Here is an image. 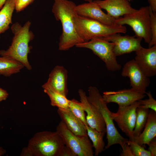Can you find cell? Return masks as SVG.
<instances>
[{
	"mask_svg": "<svg viewBox=\"0 0 156 156\" xmlns=\"http://www.w3.org/2000/svg\"><path fill=\"white\" fill-rule=\"evenodd\" d=\"M149 4V7L152 11L156 12V0H148Z\"/></svg>",
	"mask_w": 156,
	"mask_h": 156,
	"instance_id": "33",
	"label": "cell"
},
{
	"mask_svg": "<svg viewBox=\"0 0 156 156\" xmlns=\"http://www.w3.org/2000/svg\"><path fill=\"white\" fill-rule=\"evenodd\" d=\"M85 1L88 2H90L93 1V0H84Z\"/></svg>",
	"mask_w": 156,
	"mask_h": 156,
	"instance_id": "36",
	"label": "cell"
},
{
	"mask_svg": "<svg viewBox=\"0 0 156 156\" xmlns=\"http://www.w3.org/2000/svg\"><path fill=\"white\" fill-rule=\"evenodd\" d=\"M31 24L29 21H27L23 26L17 22L13 24L11 29L14 36L11 44L7 50L0 51L1 56L18 61L29 70L32 69L28 59L31 49L29 43L34 37L33 33L29 30Z\"/></svg>",
	"mask_w": 156,
	"mask_h": 156,
	"instance_id": "2",
	"label": "cell"
},
{
	"mask_svg": "<svg viewBox=\"0 0 156 156\" xmlns=\"http://www.w3.org/2000/svg\"><path fill=\"white\" fill-rule=\"evenodd\" d=\"M76 4L68 0H54L52 11L56 20L60 22L62 33L59 49L68 50L78 44L83 42L78 35L75 27V18L77 14Z\"/></svg>",
	"mask_w": 156,
	"mask_h": 156,
	"instance_id": "1",
	"label": "cell"
},
{
	"mask_svg": "<svg viewBox=\"0 0 156 156\" xmlns=\"http://www.w3.org/2000/svg\"><path fill=\"white\" fill-rule=\"evenodd\" d=\"M27 147L30 156H72L56 131L36 133L29 140Z\"/></svg>",
	"mask_w": 156,
	"mask_h": 156,
	"instance_id": "3",
	"label": "cell"
},
{
	"mask_svg": "<svg viewBox=\"0 0 156 156\" xmlns=\"http://www.w3.org/2000/svg\"><path fill=\"white\" fill-rule=\"evenodd\" d=\"M150 11L149 6L142 7L134 12L116 19V24L129 25L134 32L136 37L143 39L145 42L148 44L152 37Z\"/></svg>",
	"mask_w": 156,
	"mask_h": 156,
	"instance_id": "6",
	"label": "cell"
},
{
	"mask_svg": "<svg viewBox=\"0 0 156 156\" xmlns=\"http://www.w3.org/2000/svg\"><path fill=\"white\" fill-rule=\"evenodd\" d=\"M69 108L73 114L79 119L86 127L88 126L86 121L85 111L80 102L74 99L69 100Z\"/></svg>",
	"mask_w": 156,
	"mask_h": 156,
	"instance_id": "25",
	"label": "cell"
},
{
	"mask_svg": "<svg viewBox=\"0 0 156 156\" xmlns=\"http://www.w3.org/2000/svg\"><path fill=\"white\" fill-rule=\"evenodd\" d=\"M121 75L129 78L131 88L139 93L146 94V89L150 83L149 77L146 75L135 59L125 63Z\"/></svg>",
	"mask_w": 156,
	"mask_h": 156,
	"instance_id": "10",
	"label": "cell"
},
{
	"mask_svg": "<svg viewBox=\"0 0 156 156\" xmlns=\"http://www.w3.org/2000/svg\"><path fill=\"white\" fill-rule=\"evenodd\" d=\"M6 0H0V9H1L3 5Z\"/></svg>",
	"mask_w": 156,
	"mask_h": 156,
	"instance_id": "35",
	"label": "cell"
},
{
	"mask_svg": "<svg viewBox=\"0 0 156 156\" xmlns=\"http://www.w3.org/2000/svg\"><path fill=\"white\" fill-rule=\"evenodd\" d=\"M129 1L130 2L131 1H132L133 0H127Z\"/></svg>",
	"mask_w": 156,
	"mask_h": 156,
	"instance_id": "37",
	"label": "cell"
},
{
	"mask_svg": "<svg viewBox=\"0 0 156 156\" xmlns=\"http://www.w3.org/2000/svg\"><path fill=\"white\" fill-rule=\"evenodd\" d=\"M44 92L49 96L51 105L57 107L58 109L65 110L69 108V100L66 96L60 93L48 89H44Z\"/></svg>",
	"mask_w": 156,
	"mask_h": 156,
	"instance_id": "23",
	"label": "cell"
},
{
	"mask_svg": "<svg viewBox=\"0 0 156 156\" xmlns=\"http://www.w3.org/2000/svg\"><path fill=\"white\" fill-rule=\"evenodd\" d=\"M156 136V112L149 111L147 120L143 130L138 136H133L132 140L141 146L148 145Z\"/></svg>",
	"mask_w": 156,
	"mask_h": 156,
	"instance_id": "19",
	"label": "cell"
},
{
	"mask_svg": "<svg viewBox=\"0 0 156 156\" xmlns=\"http://www.w3.org/2000/svg\"><path fill=\"white\" fill-rule=\"evenodd\" d=\"M75 23L77 32L83 42L95 38L103 39L111 35L127 31L124 25H107L77 14L75 18Z\"/></svg>",
	"mask_w": 156,
	"mask_h": 156,
	"instance_id": "4",
	"label": "cell"
},
{
	"mask_svg": "<svg viewBox=\"0 0 156 156\" xmlns=\"http://www.w3.org/2000/svg\"><path fill=\"white\" fill-rule=\"evenodd\" d=\"M107 14L115 19L135 12L127 0H95L94 1Z\"/></svg>",
	"mask_w": 156,
	"mask_h": 156,
	"instance_id": "17",
	"label": "cell"
},
{
	"mask_svg": "<svg viewBox=\"0 0 156 156\" xmlns=\"http://www.w3.org/2000/svg\"><path fill=\"white\" fill-rule=\"evenodd\" d=\"M134 59L146 75L150 77L156 74V45L148 48L141 47L135 51Z\"/></svg>",
	"mask_w": 156,
	"mask_h": 156,
	"instance_id": "16",
	"label": "cell"
},
{
	"mask_svg": "<svg viewBox=\"0 0 156 156\" xmlns=\"http://www.w3.org/2000/svg\"><path fill=\"white\" fill-rule=\"evenodd\" d=\"M77 48L91 50L105 63L107 69L111 71L120 70L121 66L117 62L112 42L99 38H95L77 44Z\"/></svg>",
	"mask_w": 156,
	"mask_h": 156,
	"instance_id": "8",
	"label": "cell"
},
{
	"mask_svg": "<svg viewBox=\"0 0 156 156\" xmlns=\"http://www.w3.org/2000/svg\"><path fill=\"white\" fill-rule=\"evenodd\" d=\"M140 105L139 101L126 106H120L116 113L111 112L113 120L116 122L119 128L132 140L133 131L136 117V109Z\"/></svg>",
	"mask_w": 156,
	"mask_h": 156,
	"instance_id": "9",
	"label": "cell"
},
{
	"mask_svg": "<svg viewBox=\"0 0 156 156\" xmlns=\"http://www.w3.org/2000/svg\"><path fill=\"white\" fill-rule=\"evenodd\" d=\"M88 95L87 96L89 101L97 109L101 115L104 121L106 129V138L107 143L105 149L109 148L113 145H120L128 140L123 137L116 127L111 116V112L103 100L102 96L98 88L90 86L88 89Z\"/></svg>",
	"mask_w": 156,
	"mask_h": 156,
	"instance_id": "5",
	"label": "cell"
},
{
	"mask_svg": "<svg viewBox=\"0 0 156 156\" xmlns=\"http://www.w3.org/2000/svg\"><path fill=\"white\" fill-rule=\"evenodd\" d=\"M8 96L6 90L0 88V102L6 100Z\"/></svg>",
	"mask_w": 156,
	"mask_h": 156,
	"instance_id": "32",
	"label": "cell"
},
{
	"mask_svg": "<svg viewBox=\"0 0 156 156\" xmlns=\"http://www.w3.org/2000/svg\"><path fill=\"white\" fill-rule=\"evenodd\" d=\"M0 10V35L9 29L12 24V14L15 10L14 0H6Z\"/></svg>",
	"mask_w": 156,
	"mask_h": 156,
	"instance_id": "20",
	"label": "cell"
},
{
	"mask_svg": "<svg viewBox=\"0 0 156 156\" xmlns=\"http://www.w3.org/2000/svg\"><path fill=\"white\" fill-rule=\"evenodd\" d=\"M149 151L150 152L151 156H156V139L154 138L149 143Z\"/></svg>",
	"mask_w": 156,
	"mask_h": 156,
	"instance_id": "31",
	"label": "cell"
},
{
	"mask_svg": "<svg viewBox=\"0 0 156 156\" xmlns=\"http://www.w3.org/2000/svg\"><path fill=\"white\" fill-rule=\"evenodd\" d=\"M102 9L94 1L77 5L76 10L77 15L94 20L109 25H115L116 19L104 12Z\"/></svg>",
	"mask_w": 156,
	"mask_h": 156,
	"instance_id": "12",
	"label": "cell"
},
{
	"mask_svg": "<svg viewBox=\"0 0 156 156\" xmlns=\"http://www.w3.org/2000/svg\"><path fill=\"white\" fill-rule=\"evenodd\" d=\"M127 143L133 156H151L150 152L133 140H128Z\"/></svg>",
	"mask_w": 156,
	"mask_h": 156,
	"instance_id": "26",
	"label": "cell"
},
{
	"mask_svg": "<svg viewBox=\"0 0 156 156\" xmlns=\"http://www.w3.org/2000/svg\"><path fill=\"white\" fill-rule=\"evenodd\" d=\"M146 96L145 94L139 93L131 88L116 91L105 92L102 97L107 104L114 103L118 104V106H124L142 99Z\"/></svg>",
	"mask_w": 156,
	"mask_h": 156,
	"instance_id": "14",
	"label": "cell"
},
{
	"mask_svg": "<svg viewBox=\"0 0 156 156\" xmlns=\"http://www.w3.org/2000/svg\"><path fill=\"white\" fill-rule=\"evenodd\" d=\"M68 71L63 66H55L49 74L47 81L42 86L43 89H48L66 96L68 94Z\"/></svg>",
	"mask_w": 156,
	"mask_h": 156,
	"instance_id": "15",
	"label": "cell"
},
{
	"mask_svg": "<svg viewBox=\"0 0 156 156\" xmlns=\"http://www.w3.org/2000/svg\"><path fill=\"white\" fill-rule=\"evenodd\" d=\"M86 127L88 135L92 141L95 149L94 155L98 156L105 150V143L103 138L106 133L98 131L89 126Z\"/></svg>",
	"mask_w": 156,
	"mask_h": 156,
	"instance_id": "22",
	"label": "cell"
},
{
	"mask_svg": "<svg viewBox=\"0 0 156 156\" xmlns=\"http://www.w3.org/2000/svg\"><path fill=\"white\" fill-rule=\"evenodd\" d=\"M57 113L61 120L73 133L79 136H87L86 126L82 122L75 116L70 109H58Z\"/></svg>",
	"mask_w": 156,
	"mask_h": 156,
	"instance_id": "18",
	"label": "cell"
},
{
	"mask_svg": "<svg viewBox=\"0 0 156 156\" xmlns=\"http://www.w3.org/2000/svg\"><path fill=\"white\" fill-rule=\"evenodd\" d=\"M24 67L21 62L13 59L0 57V75L9 77L19 72Z\"/></svg>",
	"mask_w": 156,
	"mask_h": 156,
	"instance_id": "21",
	"label": "cell"
},
{
	"mask_svg": "<svg viewBox=\"0 0 156 156\" xmlns=\"http://www.w3.org/2000/svg\"><path fill=\"white\" fill-rule=\"evenodd\" d=\"M120 33L111 35L103 40L114 44V51L116 56L136 51L141 47L142 39L135 36H122Z\"/></svg>",
	"mask_w": 156,
	"mask_h": 156,
	"instance_id": "11",
	"label": "cell"
},
{
	"mask_svg": "<svg viewBox=\"0 0 156 156\" xmlns=\"http://www.w3.org/2000/svg\"><path fill=\"white\" fill-rule=\"evenodd\" d=\"M81 105L87 114L86 117L88 126L98 131L106 133L105 124L100 112L88 100L86 92L81 89L78 91Z\"/></svg>",
	"mask_w": 156,
	"mask_h": 156,
	"instance_id": "13",
	"label": "cell"
},
{
	"mask_svg": "<svg viewBox=\"0 0 156 156\" xmlns=\"http://www.w3.org/2000/svg\"><path fill=\"white\" fill-rule=\"evenodd\" d=\"M127 141L124 142L120 145L122 148L120 156H133L130 148L127 143Z\"/></svg>",
	"mask_w": 156,
	"mask_h": 156,
	"instance_id": "30",
	"label": "cell"
},
{
	"mask_svg": "<svg viewBox=\"0 0 156 156\" xmlns=\"http://www.w3.org/2000/svg\"><path fill=\"white\" fill-rule=\"evenodd\" d=\"M61 137L72 156H93V146L88 136H79L71 132L61 120L56 131Z\"/></svg>",
	"mask_w": 156,
	"mask_h": 156,
	"instance_id": "7",
	"label": "cell"
},
{
	"mask_svg": "<svg viewBox=\"0 0 156 156\" xmlns=\"http://www.w3.org/2000/svg\"><path fill=\"white\" fill-rule=\"evenodd\" d=\"M6 153V150L3 148L0 147V156L4 155Z\"/></svg>",
	"mask_w": 156,
	"mask_h": 156,
	"instance_id": "34",
	"label": "cell"
},
{
	"mask_svg": "<svg viewBox=\"0 0 156 156\" xmlns=\"http://www.w3.org/2000/svg\"><path fill=\"white\" fill-rule=\"evenodd\" d=\"M146 94L148 95V98L143 100L142 99L138 101L140 105L139 106L146 109H150L156 112V101L153 98L150 91L146 92Z\"/></svg>",
	"mask_w": 156,
	"mask_h": 156,
	"instance_id": "28",
	"label": "cell"
},
{
	"mask_svg": "<svg viewBox=\"0 0 156 156\" xmlns=\"http://www.w3.org/2000/svg\"><path fill=\"white\" fill-rule=\"evenodd\" d=\"M34 0H14L15 10L17 12H20L31 4Z\"/></svg>",
	"mask_w": 156,
	"mask_h": 156,
	"instance_id": "29",
	"label": "cell"
},
{
	"mask_svg": "<svg viewBox=\"0 0 156 156\" xmlns=\"http://www.w3.org/2000/svg\"><path fill=\"white\" fill-rule=\"evenodd\" d=\"M149 109L139 106L136 109V117L135 125L133 131V136H138L143 131L146 122Z\"/></svg>",
	"mask_w": 156,
	"mask_h": 156,
	"instance_id": "24",
	"label": "cell"
},
{
	"mask_svg": "<svg viewBox=\"0 0 156 156\" xmlns=\"http://www.w3.org/2000/svg\"><path fill=\"white\" fill-rule=\"evenodd\" d=\"M150 27L151 39L148 44V47L156 45V12H153L150 8Z\"/></svg>",
	"mask_w": 156,
	"mask_h": 156,
	"instance_id": "27",
	"label": "cell"
}]
</instances>
